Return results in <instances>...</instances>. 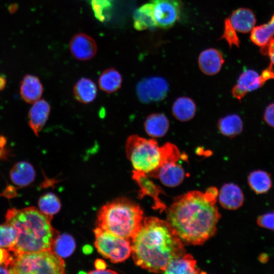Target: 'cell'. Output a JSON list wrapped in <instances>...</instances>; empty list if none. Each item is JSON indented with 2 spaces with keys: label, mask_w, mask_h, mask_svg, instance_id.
I'll return each mask as SVG.
<instances>
[{
  "label": "cell",
  "mask_w": 274,
  "mask_h": 274,
  "mask_svg": "<svg viewBox=\"0 0 274 274\" xmlns=\"http://www.w3.org/2000/svg\"><path fill=\"white\" fill-rule=\"evenodd\" d=\"M218 191H191L176 197L167 211V221L183 244L202 245L212 236L220 217L216 204Z\"/></svg>",
  "instance_id": "obj_1"
},
{
  "label": "cell",
  "mask_w": 274,
  "mask_h": 274,
  "mask_svg": "<svg viewBox=\"0 0 274 274\" xmlns=\"http://www.w3.org/2000/svg\"><path fill=\"white\" fill-rule=\"evenodd\" d=\"M131 240L135 264L153 272H163L170 261L186 252L183 243L169 223L156 217L145 218Z\"/></svg>",
  "instance_id": "obj_2"
},
{
  "label": "cell",
  "mask_w": 274,
  "mask_h": 274,
  "mask_svg": "<svg viewBox=\"0 0 274 274\" xmlns=\"http://www.w3.org/2000/svg\"><path fill=\"white\" fill-rule=\"evenodd\" d=\"M52 216L42 213L35 207L9 209L6 222L12 225L17 233L16 245L9 251L14 255L51 250L57 231L51 224Z\"/></svg>",
  "instance_id": "obj_3"
},
{
  "label": "cell",
  "mask_w": 274,
  "mask_h": 274,
  "mask_svg": "<svg viewBox=\"0 0 274 274\" xmlns=\"http://www.w3.org/2000/svg\"><path fill=\"white\" fill-rule=\"evenodd\" d=\"M127 158L135 170L150 175L169 161H178L181 157L178 148L166 143L159 146L154 139H148L138 135L128 137L125 143Z\"/></svg>",
  "instance_id": "obj_4"
},
{
  "label": "cell",
  "mask_w": 274,
  "mask_h": 274,
  "mask_svg": "<svg viewBox=\"0 0 274 274\" xmlns=\"http://www.w3.org/2000/svg\"><path fill=\"white\" fill-rule=\"evenodd\" d=\"M143 219V211L139 205L120 197L101 207L97 215V227L130 240Z\"/></svg>",
  "instance_id": "obj_5"
},
{
  "label": "cell",
  "mask_w": 274,
  "mask_h": 274,
  "mask_svg": "<svg viewBox=\"0 0 274 274\" xmlns=\"http://www.w3.org/2000/svg\"><path fill=\"white\" fill-rule=\"evenodd\" d=\"M11 257L5 265L10 273H51L65 272V263L52 250L20 254Z\"/></svg>",
  "instance_id": "obj_6"
},
{
  "label": "cell",
  "mask_w": 274,
  "mask_h": 274,
  "mask_svg": "<svg viewBox=\"0 0 274 274\" xmlns=\"http://www.w3.org/2000/svg\"><path fill=\"white\" fill-rule=\"evenodd\" d=\"M95 247L102 256L113 263L125 261L131 254V242L99 227L94 230Z\"/></svg>",
  "instance_id": "obj_7"
},
{
  "label": "cell",
  "mask_w": 274,
  "mask_h": 274,
  "mask_svg": "<svg viewBox=\"0 0 274 274\" xmlns=\"http://www.w3.org/2000/svg\"><path fill=\"white\" fill-rule=\"evenodd\" d=\"M270 79H274V69L271 63L260 75L254 70L247 69L239 75L232 89V94L241 100L248 93L259 88Z\"/></svg>",
  "instance_id": "obj_8"
},
{
  "label": "cell",
  "mask_w": 274,
  "mask_h": 274,
  "mask_svg": "<svg viewBox=\"0 0 274 274\" xmlns=\"http://www.w3.org/2000/svg\"><path fill=\"white\" fill-rule=\"evenodd\" d=\"M169 90L167 81L158 76L151 77L140 81L136 88L139 99L144 104L159 102L167 96Z\"/></svg>",
  "instance_id": "obj_9"
},
{
  "label": "cell",
  "mask_w": 274,
  "mask_h": 274,
  "mask_svg": "<svg viewBox=\"0 0 274 274\" xmlns=\"http://www.w3.org/2000/svg\"><path fill=\"white\" fill-rule=\"evenodd\" d=\"M153 5L157 26L163 29L174 26L180 19L181 0H150Z\"/></svg>",
  "instance_id": "obj_10"
},
{
  "label": "cell",
  "mask_w": 274,
  "mask_h": 274,
  "mask_svg": "<svg viewBox=\"0 0 274 274\" xmlns=\"http://www.w3.org/2000/svg\"><path fill=\"white\" fill-rule=\"evenodd\" d=\"M69 48L73 56L80 60H89L97 52V46L94 39L83 33L76 34L72 38Z\"/></svg>",
  "instance_id": "obj_11"
},
{
  "label": "cell",
  "mask_w": 274,
  "mask_h": 274,
  "mask_svg": "<svg viewBox=\"0 0 274 274\" xmlns=\"http://www.w3.org/2000/svg\"><path fill=\"white\" fill-rule=\"evenodd\" d=\"M178 161H169L164 163L151 175L159 178L161 183L166 186H178L184 179L185 172Z\"/></svg>",
  "instance_id": "obj_12"
},
{
  "label": "cell",
  "mask_w": 274,
  "mask_h": 274,
  "mask_svg": "<svg viewBox=\"0 0 274 274\" xmlns=\"http://www.w3.org/2000/svg\"><path fill=\"white\" fill-rule=\"evenodd\" d=\"M224 63L222 53L215 48H209L202 51L198 57L200 70L206 75L213 76L218 73Z\"/></svg>",
  "instance_id": "obj_13"
},
{
  "label": "cell",
  "mask_w": 274,
  "mask_h": 274,
  "mask_svg": "<svg viewBox=\"0 0 274 274\" xmlns=\"http://www.w3.org/2000/svg\"><path fill=\"white\" fill-rule=\"evenodd\" d=\"M50 104L44 99H40L33 103L28 114V124L35 134L39 133L46 123L50 112Z\"/></svg>",
  "instance_id": "obj_14"
},
{
  "label": "cell",
  "mask_w": 274,
  "mask_h": 274,
  "mask_svg": "<svg viewBox=\"0 0 274 274\" xmlns=\"http://www.w3.org/2000/svg\"><path fill=\"white\" fill-rule=\"evenodd\" d=\"M219 199L223 208L228 210H236L243 205L244 196L238 186L233 183H227L221 187Z\"/></svg>",
  "instance_id": "obj_15"
},
{
  "label": "cell",
  "mask_w": 274,
  "mask_h": 274,
  "mask_svg": "<svg viewBox=\"0 0 274 274\" xmlns=\"http://www.w3.org/2000/svg\"><path fill=\"white\" fill-rule=\"evenodd\" d=\"M229 19L235 30L242 33L251 31L256 22L254 12L246 8H241L234 10Z\"/></svg>",
  "instance_id": "obj_16"
},
{
  "label": "cell",
  "mask_w": 274,
  "mask_h": 274,
  "mask_svg": "<svg viewBox=\"0 0 274 274\" xmlns=\"http://www.w3.org/2000/svg\"><path fill=\"white\" fill-rule=\"evenodd\" d=\"M43 87L40 79L32 75L25 76L21 82L20 93L26 102L33 104L40 99Z\"/></svg>",
  "instance_id": "obj_17"
},
{
  "label": "cell",
  "mask_w": 274,
  "mask_h": 274,
  "mask_svg": "<svg viewBox=\"0 0 274 274\" xmlns=\"http://www.w3.org/2000/svg\"><path fill=\"white\" fill-rule=\"evenodd\" d=\"M169 121L163 113H153L149 115L144 122L147 134L152 138H161L167 132Z\"/></svg>",
  "instance_id": "obj_18"
},
{
  "label": "cell",
  "mask_w": 274,
  "mask_h": 274,
  "mask_svg": "<svg viewBox=\"0 0 274 274\" xmlns=\"http://www.w3.org/2000/svg\"><path fill=\"white\" fill-rule=\"evenodd\" d=\"M12 182L19 186H26L31 184L36 177L32 165L26 161L16 163L10 172Z\"/></svg>",
  "instance_id": "obj_19"
},
{
  "label": "cell",
  "mask_w": 274,
  "mask_h": 274,
  "mask_svg": "<svg viewBox=\"0 0 274 274\" xmlns=\"http://www.w3.org/2000/svg\"><path fill=\"white\" fill-rule=\"evenodd\" d=\"M133 26L137 30L153 28L157 26L152 3L145 4L137 9L133 14Z\"/></svg>",
  "instance_id": "obj_20"
},
{
  "label": "cell",
  "mask_w": 274,
  "mask_h": 274,
  "mask_svg": "<svg viewBox=\"0 0 274 274\" xmlns=\"http://www.w3.org/2000/svg\"><path fill=\"white\" fill-rule=\"evenodd\" d=\"M199 271L193 256L185 253L182 256L170 261L163 273L196 274L199 273Z\"/></svg>",
  "instance_id": "obj_21"
},
{
  "label": "cell",
  "mask_w": 274,
  "mask_h": 274,
  "mask_svg": "<svg viewBox=\"0 0 274 274\" xmlns=\"http://www.w3.org/2000/svg\"><path fill=\"white\" fill-rule=\"evenodd\" d=\"M174 117L181 122L191 120L195 115L196 106L192 99L187 96H181L174 102L172 108Z\"/></svg>",
  "instance_id": "obj_22"
},
{
  "label": "cell",
  "mask_w": 274,
  "mask_h": 274,
  "mask_svg": "<svg viewBox=\"0 0 274 274\" xmlns=\"http://www.w3.org/2000/svg\"><path fill=\"white\" fill-rule=\"evenodd\" d=\"M73 93L78 101L83 104H89L96 98L97 90L93 81L89 78H82L75 84Z\"/></svg>",
  "instance_id": "obj_23"
},
{
  "label": "cell",
  "mask_w": 274,
  "mask_h": 274,
  "mask_svg": "<svg viewBox=\"0 0 274 274\" xmlns=\"http://www.w3.org/2000/svg\"><path fill=\"white\" fill-rule=\"evenodd\" d=\"M132 178L138 183L140 187V193L139 196L143 197L145 195H150L152 197L155 201V204L157 208L160 209L165 208L158 197L159 193L158 187L155 185L148 178L147 174L134 170L133 171Z\"/></svg>",
  "instance_id": "obj_24"
},
{
  "label": "cell",
  "mask_w": 274,
  "mask_h": 274,
  "mask_svg": "<svg viewBox=\"0 0 274 274\" xmlns=\"http://www.w3.org/2000/svg\"><path fill=\"white\" fill-rule=\"evenodd\" d=\"M217 127L222 135L232 138L242 132L243 122L238 115L231 114L220 118L218 121Z\"/></svg>",
  "instance_id": "obj_25"
},
{
  "label": "cell",
  "mask_w": 274,
  "mask_h": 274,
  "mask_svg": "<svg viewBox=\"0 0 274 274\" xmlns=\"http://www.w3.org/2000/svg\"><path fill=\"white\" fill-rule=\"evenodd\" d=\"M98 86L103 91L112 93L121 87L122 78L120 73L114 68H109L102 72L98 78Z\"/></svg>",
  "instance_id": "obj_26"
},
{
  "label": "cell",
  "mask_w": 274,
  "mask_h": 274,
  "mask_svg": "<svg viewBox=\"0 0 274 274\" xmlns=\"http://www.w3.org/2000/svg\"><path fill=\"white\" fill-rule=\"evenodd\" d=\"M252 42L259 47L267 45L274 38V14L267 23L254 26L251 31Z\"/></svg>",
  "instance_id": "obj_27"
},
{
  "label": "cell",
  "mask_w": 274,
  "mask_h": 274,
  "mask_svg": "<svg viewBox=\"0 0 274 274\" xmlns=\"http://www.w3.org/2000/svg\"><path fill=\"white\" fill-rule=\"evenodd\" d=\"M248 182L251 188L257 194L267 192L272 186L269 174L261 169L252 172L248 176Z\"/></svg>",
  "instance_id": "obj_28"
},
{
  "label": "cell",
  "mask_w": 274,
  "mask_h": 274,
  "mask_svg": "<svg viewBox=\"0 0 274 274\" xmlns=\"http://www.w3.org/2000/svg\"><path fill=\"white\" fill-rule=\"evenodd\" d=\"M76 247L74 238L68 234H58L55 238L51 250L61 258L70 256Z\"/></svg>",
  "instance_id": "obj_29"
},
{
  "label": "cell",
  "mask_w": 274,
  "mask_h": 274,
  "mask_svg": "<svg viewBox=\"0 0 274 274\" xmlns=\"http://www.w3.org/2000/svg\"><path fill=\"white\" fill-rule=\"evenodd\" d=\"M38 205L42 213L50 216L57 213L61 207L59 199L52 193H48L41 196L39 200Z\"/></svg>",
  "instance_id": "obj_30"
},
{
  "label": "cell",
  "mask_w": 274,
  "mask_h": 274,
  "mask_svg": "<svg viewBox=\"0 0 274 274\" xmlns=\"http://www.w3.org/2000/svg\"><path fill=\"white\" fill-rule=\"evenodd\" d=\"M17 241V233L12 225L7 222L0 225V247L10 249Z\"/></svg>",
  "instance_id": "obj_31"
},
{
  "label": "cell",
  "mask_w": 274,
  "mask_h": 274,
  "mask_svg": "<svg viewBox=\"0 0 274 274\" xmlns=\"http://www.w3.org/2000/svg\"><path fill=\"white\" fill-rule=\"evenodd\" d=\"M236 30L230 23L229 18L224 21V28L223 35L221 39H224L228 44L230 47L239 46V40L236 34Z\"/></svg>",
  "instance_id": "obj_32"
},
{
  "label": "cell",
  "mask_w": 274,
  "mask_h": 274,
  "mask_svg": "<svg viewBox=\"0 0 274 274\" xmlns=\"http://www.w3.org/2000/svg\"><path fill=\"white\" fill-rule=\"evenodd\" d=\"M91 7L95 17L100 21H104L106 19V11L111 7L109 0H91Z\"/></svg>",
  "instance_id": "obj_33"
},
{
  "label": "cell",
  "mask_w": 274,
  "mask_h": 274,
  "mask_svg": "<svg viewBox=\"0 0 274 274\" xmlns=\"http://www.w3.org/2000/svg\"><path fill=\"white\" fill-rule=\"evenodd\" d=\"M257 223L261 227L274 231V212L259 216L257 219Z\"/></svg>",
  "instance_id": "obj_34"
},
{
  "label": "cell",
  "mask_w": 274,
  "mask_h": 274,
  "mask_svg": "<svg viewBox=\"0 0 274 274\" xmlns=\"http://www.w3.org/2000/svg\"><path fill=\"white\" fill-rule=\"evenodd\" d=\"M264 120L268 125L274 128V103L269 104L265 109Z\"/></svg>",
  "instance_id": "obj_35"
},
{
  "label": "cell",
  "mask_w": 274,
  "mask_h": 274,
  "mask_svg": "<svg viewBox=\"0 0 274 274\" xmlns=\"http://www.w3.org/2000/svg\"><path fill=\"white\" fill-rule=\"evenodd\" d=\"M261 51L264 55H268L271 64L274 65V38L267 45L261 47Z\"/></svg>",
  "instance_id": "obj_36"
},
{
  "label": "cell",
  "mask_w": 274,
  "mask_h": 274,
  "mask_svg": "<svg viewBox=\"0 0 274 274\" xmlns=\"http://www.w3.org/2000/svg\"><path fill=\"white\" fill-rule=\"evenodd\" d=\"M11 257L8 250L0 247V265L5 264Z\"/></svg>",
  "instance_id": "obj_37"
},
{
  "label": "cell",
  "mask_w": 274,
  "mask_h": 274,
  "mask_svg": "<svg viewBox=\"0 0 274 274\" xmlns=\"http://www.w3.org/2000/svg\"><path fill=\"white\" fill-rule=\"evenodd\" d=\"M96 270L105 269L107 266L106 263L102 259H96L94 263Z\"/></svg>",
  "instance_id": "obj_38"
},
{
  "label": "cell",
  "mask_w": 274,
  "mask_h": 274,
  "mask_svg": "<svg viewBox=\"0 0 274 274\" xmlns=\"http://www.w3.org/2000/svg\"><path fill=\"white\" fill-rule=\"evenodd\" d=\"M89 273H117V272L111 269H101L92 270Z\"/></svg>",
  "instance_id": "obj_39"
},
{
  "label": "cell",
  "mask_w": 274,
  "mask_h": 274,
  "mask_svg": "<svg viewBox=\"0 0 274 274\" xmlns=\"http://www.w3.org/2000/svg\"><path fill=\"white\" fill-rule=\"evenodd\" d=\"M259 261L262 263H265L268 261V256L266 253H262L258 257Z\"/></svg>",
  "instance_id": "obj_40"
},
{
  "label": "cell",
  "mask_w": 274,
  "mask_h": 274,
  "mask_svg": "<svg viewBox=\"0 0 274 274\" xmlns=\"http://www.w3.org/2000/svg\"><path fill=\"white\" fill-rule=\"evenodd\" d=\"M6 84V80L5 78L0 75V91L4 89Z\"/></svg>",
  "instance_id": "obj_41"
},
{
  "label": "cell",
  "mask_w": 274,
  "mask_h": 274,
  "mask_svg": "<svg viewBox=\"0 0 274 274\" xmlns=\"http://www.w3.org/2000/svg\"><path fill=\"white\" fill-rule=\"evenodd\" d=\"M18 9V6L16 4H13L9 6L8 10L11 13H15Z\"/></svg>",
  "instance_id": "obj_42"
},
{
  "label": "cell",
  "mask_w": 274,
  "mask_h": 274,
  "mask_svg": "<svg viewBox=\"0 0 274 274\" xmlns=\"http://www.w3.org/2000/svg\"><path fill=\"white\" fill-rule=\"evenodd\" d=\"M83 251L84 253L89 254V253H90L92 251V248L90 246L86 245L84 247L83 249Z\"/></svg>",
  "instance_id": "obj_43"
},
{
  "label": "cell",
  "mask_w": 274,
  "mask_h": 274,
  "mask_svg": "<svg viewBox=\"0 0 274 274\" xmlns=\"http://www.w3.org/2000/svg\"><path fill=\"white\" fill-rule=\"evenodd\" d=\"M0 273H10L9 270L5 265L2 266L0 265Z\"/></svg>",
  "instance_id": "obj_44"
}]
</instances>
